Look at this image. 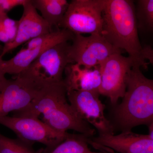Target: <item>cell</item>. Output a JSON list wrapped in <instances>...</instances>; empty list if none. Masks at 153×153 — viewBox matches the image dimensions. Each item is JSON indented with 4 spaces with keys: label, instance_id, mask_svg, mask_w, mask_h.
Returning <instances> with one entry per match:
<instances>
[{
    "label": "cell",
    "instance_id": "6da1fadb",
    "mask_svg": "<svg viewBox=\"0 0 153 153\" xmlns=\"http://www.w3.org/2000/svg\"><path fill=\"white\" fill-rule=\"evenodd\" d=\"M102 19V36L113 47L127 53L134 66L147 69L149 64L143 56L134 1L105 0Z\"/></svg>",
    "mask_w": 153,
    "mask_h": 153
},
{
    "label": "cell",
    "instance_id": "7a4b0ae2",
    "mask_svg": "<svg viewBox=\"0 0 153 153\" xmlns=\"http://www.w3.org/2000/svg\"><path fill=\"white\" fill-rule=\"evenodd\" d=\"M114 115L116 122L123 131L153 122V79L145 76L140 66L132 68L126 91L116 107Z\"/></svg>",
    "mask_w": 153,
    "mask_h": 153
},
{
    "label": "cell",
    "instance_id": "3957f363",
    "mask_svg": "<svg viewBox=\"0 0 153 153\" xmlns=\"http://www.w3.org/2000/svg\"><path fill=\"white\" fill-rule=\"evenodd\" d=\"M71 44L62 42L48 48L19 74L42 88L63 82L66 67L73 63L70 55Z\"/></svg>",
    "mask_w": 153,
    "mask_h": 153
},
{
    "label": "cell",
    "instance_id": "277c9868",
    "mask_svg": "<svg viewBox=\"0 0 153 153\" xmlns=\"http://www.w3.org/2000/svg\"><path fill=\"white\" fill-rule=\"evenodd\" d=\"M67 89L64 84L55 88L50 94L48 105L42 114V121L58 132L65 133L69 130L91 137L95 130L83 120L68 103Z\"/></svg>",
    "mask_w": 153,
    "mask_h": 153
},
{
    "label": "cell",
    "instance_id": "5b68a950",
    "mask_svg": "<svg viewBox=\"0 0 153 153\" xmlns=\"http://www.w3.org/2000/svg\"><path fill=\"white\" fill-rule=\"evenodd\" d=\"M105 0H72L59 28L74 35H101Z\"/></svg>",
    "mask_w": 153,
    "mask_h": 153
},
{
    "label": "cell",
    "instance_id": "8992f818",
    "mask_svg": "<svg viewBox=\"0 0 153 153\" xmlns=\"http://www.w3.org/2000/svg\"><path fill=\"white\" fill-rule=\"evenodd\" d=\"M0 124L14 131L19 138L31 143H39L46 146L43 150L49 152L62 143L68 133L58 132L37 118L27 117H4L0 118Z\"/></svg>",
    "mask_w": 153,
    "mask_h": 153
},
{
    "label": "cell",
    "instance_id": "52a82bcc",
    "mask_svg": "<svg viewBox=\"0 0 153 153\" xmlns=\"http://www.w3.org/2000/svg\"><path fill=\"white\" fill-rule=\"evenodd\" d=\"M74 34L65 29H57L51 33L33 38L26 43L18 53L7 60H3L4 74L18 75L27 68L48 48L62 42L72 41Z\"/></svg>",
    "mask_w": 153,
    "mask_h": 153
},
{
    "label": "cell",
    "instance_id": "ba28073f",
    "mask_svg": "<svg viewBox=\"0 0 153 153\" xmlns=\"http://www.w3.org/2000/svg\"><path fill=\"white\" fill-rule=\"evenodd\" d=\"M134 66L130 57L116 53L100 66L101 82L100 94L106 97L113 105L123 98L126 91L128 79Z\"/></svg>",
    "mask_w": 153,
    "mask_h": 153
},
{
    "label": "cell",
    "instance_id": "9c48e42d",
    "mask_svg": "<svg viewBox=\"0 0 153 153\" xmlns=\"http://www.w3.org/2000/svg\"><path fill=\"white\" fill-rule=\"evenodd\" d=\"M71 42L70 55L72 62L88 68L100 66L111 55L124 52L101 35H74Z\"/></svg>",
    "mask_w": 153,
    "mask_h": 153
},
{
    "label": "cell",
    "instance_id": "30bf717a",
    "mask_svg": "<svg viewBox=\"0 0 153 153\" xmlns=\"http://www.w3.org/2000/svg\"><path fill=\"white\" fill-rule=\"evenodd\" d=\"M41 88L33 80L20 74L15 79L0 82V118L27 107Z\"/></svg>",
    "mask_w": 153,
    "mask_h": 153
},
{
    "label": "cell",
    "instance_id": "8fae6325",
    "mask_svg": "<svg viewBox=\"0 0 153 153\" xmlns=\"http://www.w3.org/2000/svg\"><path fill=\"white\" fill-rule=\"evenodd\" d=\"M99 96L89 91H67L69 104L79 117L94 127L100 135L114 134L112 125L105 116V106Z\"/></svg>",
    "mask_w": 153,
    "mask_h": 153
},
{
    "label": "cell",
    "instance_id": "7c38bea8",
    "mask_svg": "<svg viewBox=\"0 0 153 153\" xmlns=\"http://www.w3.org/2000/svg\"><path fill=\"white\" fill-rule=\"evenodd\" d=\"M23 7V14L19 21L16 36L13 41L4 44L0 55L2 58L22 44L53 31L47 21L37 12L31 0H27Z\"/></svg>",
    "mask_w": 153,
    "mask_h": 153
},
{
    "label": "cell",
    "instance_id": "4fadbf2b",
    "mask_svg": "<svg viewBox=\"0 0 153 153\" xmlns=\"http://www.w3.org/2000/svg\"><path fill=\"white\" fill-rule=\"evenodd\" d=\"M88 144L106 147L120 153H153V140L148 135L123 131L118 135H99L89 138Z\"/></svg>",
    "mask_w": 153,
    "mask_h": 153
},
{
    "label": "cell",
    "instance_id": "5bb4252c",
    "mask_svg": "<svg viewBox=\"0 0 153 153\" xmlns=\"http://www.w3.org/2000/svg\"><path fill=\"white\" fill-rule=\"evenodd\" d=\"M64 82L67 91H89L100 94L101 76L100 66L88 68L71 63L65 69Z\"/></svg>",
    "mask_w": 153,
    "mask_h": 153
},
{
    "label": "cell",
    "instance_id": "9a60e30c",
    "mask_svg": "<svg viewBox=\"0 0 153 153\" xmlns=\"http://www.w3.org/2000/svg\"><path fill=\"white\" fill-rule=\"evenodd\" d=\"M138 31L143 47L153 49V0L134 1Z\"/></svg>",
    "mask_w": 153,
    "mask_h": 153
},
{
    "label": "cell",
    "instance_id": "2e32d148",
    "mask_svg": "<svg viewBox=\"0 0 153 153\" xmlns=\"http://www.w3.org/2000/svg\"><path fill=\"white\" fill-rule=\"evenodd\" d=\"M37 10L41 12L42 17L50 27L59 29L62 21L69 5L66 0H31Z\"/></svg>",
    "mask_w": 153,
    "mask_h": 153
},
{
    "label": "cell",
    "instance_id": "e0dca14e",
    "mask_svg": "<svg viewBox=\"0 0 153 153\" xmlns=\"http://www.w3.org/2000/svg\"><path fill=\"white\" fill-rule=\"evenodd\" d=\"M89 137L68 133L64 141L51 151L43 153H92L88 147Z\"/></svg>",
    "mask_w": 153,
    "mask_h": 153
},
{
    "label": "cell",
    "instance_id": "ac0fdd59",
    "mask_svg": "<svg viewBox=\"0 0 153 153\" xmlns=\"http://www.w3.org/2000/svg\"><path fill=\"white\" fill-rule=\"evenodd\" d=\"M33 144L17 138L11 139L0 133V153H43L33 149Z\"/></svg>",
    "mask_w": 153,
    "mask_h": 153
},
{
    "label": "cell",
    "instance_id": "d6986e66",
    "mask_svg": "<svg viewBox=\"0 0 153 153\" xmlns=\"http://www.w3.org/2000/svg\"><path fill=\"white\" fill-rule=\"evenodd\" d=\"M0 18H1L4 28L10 39V42L13 41L16 36L19 21L9 18L7 15Z\"/></svg>",
    "mask_w": 153,
    "mask_h": 153
},
{
    "label": "cell",
    "instance_id": "ffe728a7",
    "mask_svg": "<svg viewBox=\"0 0 153 153\" xmlns=\"http://www.w3.org/2000/svg\"><path fill=\"white\" fill-rule=\"evenodd\" d=\"M27 0H0V17L7 15L9 11L18 6H23Z\"/></svg>",
    "mask_w": 153,
    "mask_h": 153
},
{
    "label": "cell",
    "instance_id": "44dd1931",
    "mask_svg": "<svg viewBox=\"0 0 153 153\" xmlns=\"http://www.w3.org/2000/svg\"><path fill=\"white\" fill-rule=\"evenodd\" d=\"M143 56L145 60L149 61V64L153 66V49L150 47H143Z\"/></svg>",
    "mask_w": 153,
    "mask_h": 153
},
{
    "label": "cell",
    "instance_id": "7402d4cb",
    "mask_svg": "<svg viewBox=\"0 0 153 153\" xmlns=\"http://www.w3.org/2000/svg\"><path fill=\"white\" fill-rule=\"evenodd\" d=\"M0 41L5 44H7L10 41L8 36L4 28L1 18H0Z\"/></svg>",
    "mask_w": 153,
    "mask_h": 153
},
{
    "label": "cell",
    "instance_id": "603a6c76",
    "mask_svg": "<svg viewBox=\"0 0 153 153\" xmlns=\"http://www.w3.org/2000/svg\"><path fill=\"white\" fill-rule=\"evenodd\" d=\"M3 61L2 58L0 57V82H2V81L7 79L6 77H5V74L4 73L2 70Z\"/></svg>",
    "mask_w": 153,
    "mask_h": 153
},
{
    "label": "cell",
    "instance_id": "cb8c5ba5",
    "mask_svg": "<svg viewBox=\"0 0 153 153\" xmlns=\"http://www.w3.org/2000/svg\"><path fill=\"white\" fill-rule=\"evenodd\" d=\"M148 126L149 130V135L151 137L152 139L153 140V122L152 123Z\"/></svg>",
    "mask_w": 153,
    "mask_h": 153
},
{
    "label": "cell",
    "instance_id": "d4e9b609",
    "mask_svg": "<svg viewBox=\"0 0 153 153\" xmlns=\"http://www.w3.org/2000/svg\"><path fill=\"white\" fill-rule=\"evenodd\" d=\"M92 153H111L109 152H92Z\"/></svg>",
    "mask_w": 153,
    "mask_h": 153
}]
</instances>
